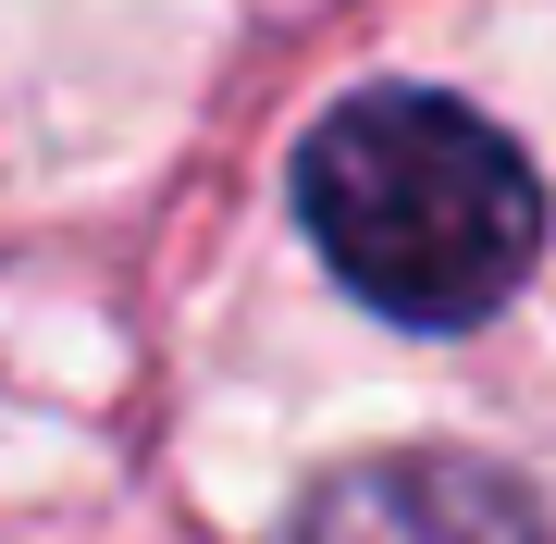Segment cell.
I'll list each match as a JSON object with an SVG mask.
<instances>
[{"label": "cell", "instance_id": "7a4b0ae2", "mask_svg": "<svg viewBox=\"0 0 556 544\" xmlns=\"http://www.w3.org/2000/svg\"><path fill=\"white\" fill-rule=\"evenodd\" d=\"M298 544H556V532L507 470L420 445V458H358L334 483H309Z\"/></svg>", "mask_w": 556, "mask_h": 544}, {"label": "cell", "instance_id": "6da1fadb", "mask_svg": "<svg viewBox=\"0 0 556 544\" xmlns=\"http://www.w3.org/2000/svg\"><path fill=\"white\" fill-rule=\"evenodd\" d=\"M298 223L346 298L420 334L507 309L519 273L544 261L532 162L445 87H358L346 112H321L298 149Z\"/></svg>", "mask_w": 556, "mask_h": 544}]
</instances>
